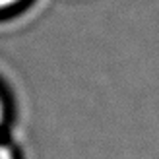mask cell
<instances>
[{"label": "cell", "instance_id": "6da1fadb", "mask_svg": "<svg viewBox=\"0 0 159 159\" xmlns=\"http://www.w3.org/2000/svg\"><path fill=\"white\" fill-rule=\"evenodd\" d=\"M12 120V107H10V99H8L6 91L0 85V138H4V134L8 130V124Z\"/></svg>", "mask_w": 159, "mask_h": 159}, {"label": "cell", "instance_id": "7a4b0ae2", "mask_svg": "<svg viewBox=\"0 0 159 159\" xmlns=\"http://www.w3.org/2000/svg\"><path fill=\"white\" fill-rule=\"evenodd\" d=\"M25 2H27V0H0V18L18 12Z\"/></svg>", "mask_w": 159, "mask_h": 159}, {"label": "cell", "instance_id": "3957f363", "mask_svg": "<svg viewBox=\"0 0 159 159\" xmlns=\"http://www.w3.org/2000/svg\"><path fill=\"white\" fill-rule=\"evenodd\" d=\"M0 159H20L16 148L6 138H0Z\"/></svg>", "mask_w": 159, "mask_h": 159}]
</instances>
